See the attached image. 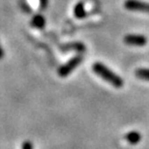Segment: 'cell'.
<instances>
[{"mask_svg":"<svg viewBox=\"0 0 149 149\" xmlns=\"http://www.w3.org/2000/svg\"><path fill=\"white\" fill-rule=\"evenodd\" d=\"M3 55H4V53H3V50H2V48H1V46H0V59L2 58V57H3Z\"/></svg>","mask_w":149,"mask_h":149,"instance_id":"obj_11","label":"cell"},{"mask_svg":"<svg viewBox=\"0 0 149 149\" xmlns=\"http://www.w3.org/2000/svg\"><path fill=\"white\" fill-rule=\"evenodd\" d=\"M124 7L132 12H141L149 14V3L143 2L140 0H126L124 2Z\"/></svg>","mask_w":149,"mask_h":149,"instance_id":"obj_3","label":"cell"},{"mask_svg":"<svg viewBox=\"0 0 149 149\" xmlns=\"http://www.w3.org/2000/svg\"><path fill=\"white\" fill-rule=\"evenodd\" d=\"M74 16H76V18H78V19H83L86 17L87 13H86V10H85V5H84L83 2H78L77 4L74 5Z\"/></svg>","mask_w":149,"mask_h":149,"instance_id":"obj_7","label":"cell"},{"mask_svg":"<svg viewBox=\"0 0 149 149\" xmlns=\"http://www.w3.org/2000/svg\"><path fill=\"white\" fill-rule=\"evenodd\" d=\"M82 62V57L81 56H74L70 59V61L65 63V64L61 65L60 68H58V74L60 77H68V74L77 68L78 65Z\"/></svg>","mask_w":149,"mask_h":149,"instance_id":"obj_2","label":"cell"},{"mask_svg":"<svg viewBox=\"0 0 149 149\" xmlns=\"http://www.w3.org/2000/svg\"><path fill=\"white\" fill-rule=\"evenodd\" d=\"M123 40L128 46L135 47H143L147 44L146 36L142 34H127L124 36Z\"/></svg>","mask_w":149,"mask_h":149,"instance_id":"obj_4","label":"cell"},{"mask_svg":"<svg viewBox=\"0 0 149 149\" xmlns=\"http://www.w3.org/2000/svg\"><path fill=\"white\" fill-rule=\"evenodd\" d=\"M40 6H42V8H46L47 4H48V0H40Z\"/></svg>","mask_w":149,"mask_h":149,"instance_id":"obj_10","label":"cell"},{"mask_svg":"<svg viewBox=\"0 0 149 149\" xmlns=\"http://www.w3.org/2000/svg\"><path fill=\"white\" fill-rule=\"evenodd\" d=\"M125 139L130 144L136 145L141 141L142 136H141V134H140L139 132H137V130H132V132H130V133H127L125 135Z\"/></svg>","mask_w":149,"mask_h":149,"instance_id":"obj_5","label":"cell"},{"mask_svg":"<svg viewBox=\"0 0 149 149\" xmlns=\"http://www.w3.org/2000/svg\"><path fill=\"white\" fill-rule=\"evenodd\" d=\"M136 77L138 79L149 81V68H138L136 70Z\"/></svg>","mask_w":149,"mask_h":149,"instance_id":"obj_8","label":"cell"},{"mask_svg":"<svg viewBox=\"0 0 149 149\" xmlns=\"http://www.w3.org/2000/svg\"><path fill=\"white\" fill-rule=\"evenodd\" d=\"M22 149H33V146H32V144H31V142L25 141V142L22 144Z\"/></svg>","mask_w":149,"mask_h":149,"instance_id":"obj_9","label":"cell"},{"mask_svg":"<svg viewBox=\"0 0 149 149\" xmlns=\"http://www.w3.org/2000/svg\"><path fill=\"white\" fill-rule=\"evenodd\" d=\"M92 70L98 77L102 78L105 81L111 84L112 86L116 87V88H121L123 86V80L121 79L117 74H115L110 68H108L105 64H102L100 62H95L93 64Z\"/></svg>","mask_w":149,"mask_h":149,"instance_id":"obj_1","label":"cell"},{"mask_svg":"<svg viewBox=\"0 0 149 149\" xmlns=\"http://www.w3.org/2000/svg\"><path fill=\"white\" fill-rule=\"evenodd\" d=\"M31 25L38 29H42L46 25V19L42 15H35L31 20Z\"/></svg>","mask_w":149,"mask_h":149,"instance_id":"obj_6","label":"cell"}]
</instances>
